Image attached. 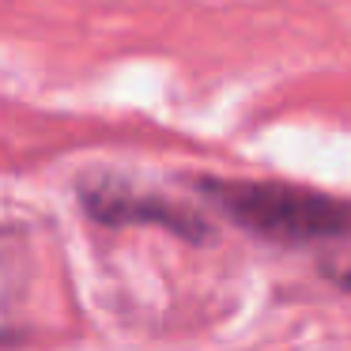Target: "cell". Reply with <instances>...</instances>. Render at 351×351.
Instances as JSON below:
<instances>
[{
    "mask_svg": "<svg viewBox=\"0 0 351 351\" xmlns=\"http://www.w3.org/2000/svg\"><path fill=\"white\" fill-rule=\"evenodd\" d=\"M212 200L245 230L276 242L351 238V200L280 182H212Z\"/></svg>",
    "mask_w": 351,
    "mask_h": 351,
    "instance_id": "obj_1",
    "label": "cell"
},
{
    "mask_svg": "<svg viewBox=\"0 0 351 351\" xmlns=\"http://www.w3.org/2000/svg\"><path fill=\"white\" fill-rule=\"evenodd\" d=\"M343 287H348V291H351V272H348V276H343Z\"/></svg>",
    "mask_w": 351,
    "mask_h": 351,
    "instance_id": "obj_2",
    "label": "cell"
}]
</instances>
